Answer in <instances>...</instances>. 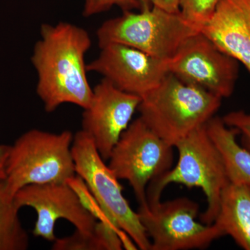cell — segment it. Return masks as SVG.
I'll return each mask as SVG.
<instances>
[{
	"instance_id": "obj_1",
	"label": "cell",
	"mask_w": 250,
	"mask_h": 250,
	"mask_svg": "<svg viewBox=\"0 0 250 250\" xmlns=\"http://www.w3.org/2000/svg\"><path fill=\"white\" fill-rule=\"evenodd\" d=\"M90 47L91 39L83 28L64 22L41 25L31 60L38 75L36 93L46 111L65 103L83 109L90 106L93 90L85 56Z\"/></svg>"
},
{
	"instance_id": "obj_9",
	"label": "cell",
	"mask_w": 250,
	"mask_h": 250,
	"mask_svg": "<svg viewBox=\"0 0 250 250\" xmlns=\"http://www.w3.org/2000/svg\"><path fill=\"white\" fill-rule=\"evenodd\" d=\"M169 72L221 99L229 98L238 80V62L199 32L189 37L167 61Z\"/></svg>"
},
{
	"instance_id": "obj_19",
	"label": "cell",
	"mask_w": 250,
	"mask_h": 250,
	"mask_svg": "<svg viewBox=\"0 0 250 250\" xmlns=\"http://www.w3.org/2000/svg\"><path fill=\"white\" fill-rule=\"evenodd\" d=\"M113 6H118L123 12L133 10L141 11L139 0H85L83 16L85 18L91 17L106 12Z\"/></svg>"
},
{
	"instance_id": "obj_16",
	"label": "cell",
	"mask_w": 250,
	"mask_h": 250,
	"mask_svg": "<svg viewBox=\"0 0 250 250\" xmlns=\"http://www.w3.org/2000/svg\"><path fill=\"white\" fill-rule=\"evenodd\" d=\"M14 197L0 181V250H25L29 238L19 218Z\"/></svg>"
},
{
	"instance_id": "obj_20",
	"label": "cell",
	"mask_w": 250,
	"mask_h": 250,
	"mask_svg": "<svg viewBox=\"0 0 250 250\" xmlns=\"http://www.w3.org/2000/svg\"><path fill=\"white\" fill-rule=\"evenodd\" d=\"M224 123L229 127L235 128L241 135V145L250 152V114L243 111L228 113L222 118Z\"/></svg>"
},
{
	"instance_id": "obj_2",
	"label": "cell",
	"mask_w": 250,
	"mask_h": 250,
	"mask_svg": "<svg viewBox=\"0 0 250 250\" xmlns=\"http://www.w3.org/2000/svg\"><path fill=\"white\" fill-rule=\"evenodd\" d=\"M222 100L169 72L159 85L141 98L138 110L144 123L174 147L214 117Z\"/></svg>"
},
{
	"instance_id": "obj_18",
	"label": "cell",
	"mask_w": 250,
	"mask_h": 250,
	"mask_svg": "<svg viewBox=\"0 0 250 250\" xmlns=\"http://www.w3.org/2000/svg\"><path fill=\"white\" fill-rule=\"evenodd\" d=\"M52 248L55 250H105L101 236L95 228L90 234L76 231L72 236L57 238Z\"/></svg>"
},
{
	"instance_id": "obj_7",
	"label": "cell",
	"mask_w": 250,
	"mask_h": 250,
	"mask_svg": "<svg viewBox=\"0 0 250 250\" xmlns=\"http://www.w3.org/2000/svg\"><path fill=\"white\" fill-rule=\"evenodd\" d=\"M173 148L139 117L122 134L108 166L119 180L129 182L139 206H146L148 185L172 168Z\"/></svg>"
},
{
	"instance_id": "obj_6",
	"label": "cell",
	"mask_w": 250,
	"mask_h": 250,
	"mask_svg": "<svg viewBox=\"0 0 250 250\" xmlns=\"http://www.w3.org/2000/svg\"><path fill=\"white\" fill-rule=\"evenodd\" d=\"M72 154L77 175L83 179L111 223L126 233L140 250H151V242L137 212L123 195V188L100 156L91 137L80 130L74 136Z\"/></svg>"
},
{
	"instance_id": "obj_5",
	"label": "cell",
	"mask_w": 250,
	"mask_h": 250,
	"mask_svg": "<svg viewBox=\"0 0 250 250\" xmlns=\"http://www.w3.org/2000/svg\"><path fill=\"white\" fill-rule=\"evenodd\" d=\"M197 32L180 12H169L152 6L139 13L125 11L119 17L105 21L97 31V38L100 48L110 43L123 44L169 61Z\"/></svg>"
},
{
	"instance_id": "obj_22",
	"label": "cell",
	"mask_w": 250,
	"mask_h": 250,
	"mask_svg": "<svg viewBox=\"0 0 250 250\" xmlns=\"http://www.w3.org/2000/svg\"><path fill=\"white\" fill-rule=\"evenodd\" d=\"M11 146L0 144V181L6 179V167Z\"/></svg>"
},
{
	"instance_id": "obj_3",
	"label": "cell",
	"mask_w": 250,
	"mask_h": 250,
	"mask_svg": "<svg viewBox=\"0 0 250 250\" xmlns=\"http://www.w3.org/2000/svg\"><path fill=\"white\" fill-rule=\"evenodd\" d=\"M174 147L178 151V162L148 185L147 205L161 202L163 190L170 184H182L188 188H200L207 201V209L200 214V221L211 225L218 215L222 192L230 182L223 156L210 137L206 125L180 140Z\"/></svg>"
},
{
	"instance_id": "obj_12",
	"label": "cell",
	"mask_w": 250,
	"mask_h": 250,
	"mask_svg": "<svg viewBox=\"0 0 250 250\" xmlns=\"http://www.w3.org/2000/svg\"><path fill=\"white\" fill-rule=\"evenodd\" d=\"M100 49L98 57L87 65V70L100 74L126 93L142 98L169 73L167 61L134 47L110 43Z\"/></svg>"
},
{
	"instance_id": "obj_21",
	"label": "cell",
	"mask_w": 250,
	"mask_h": 250,
	"mask_svg": "<svg viewBox=\"0 0 250 250\" xmlns=\"http://www.w3.org/2000/svg\"><path fill=\"white\" fill-rule=\"evenodd\" d=\"M153 6H157L161 9L172 13H179V0H150Z\"/></svg>"
},
{
	"instance_id": "obj_11",
	"label": "cell",
	"mask_w": 250,
	"mask_h": 250,
	"mask_svg": "<svg viewBox=\"0 0 250 250\" xmlns=\"http://www.w3.org/2000/svg\"><path fill=\"white\" fill-rule=\"evenodd\" d=\"M93 90L91 103L82 115V130L89 135L101 157L107 161L131 123L141 98L123 91L104 78Z\"/></svg>"
},
{
	"instance_id": "obj_23",
	"label": "cell",
	"mask_w": 250,
	"mask_h": 250,
	"mask_svg": "<svg viewBox=\"0 0 250 250\" xmlns=\"http://www.w3.org/2000/svg\"><path fill=\"white\" fill-rule=\"evenodd\" d=\"M141 4V11H146L152 7L150 0H139Z\"/></svg>"
},
{
	"instance_id": "obj_4",
	"label": "cell",
	"mask_w": 250,
	"mask_h": 250,
	"mask_svg": "<svg viewBox=\"0 0 250 250\" xmlns=\"http://www.w3.org/2000/svg\"><path fill=\"white\" fill-rule=\"evenodd\" d=\"M74 136L31 129L11 146L6 167L5 187L15 196L30 184L64 183L77 175L72 154Z\"/></svg>"
},
{
	"instance_id": "obj_10",
	"label": "cell",
	"mask_w": 250,
	"mask_h": 250,
	"mask_svg": "<svg viewBox=\"0 0 250 250\" xmlns=\"http://www.w3.org/2000/svg\"><path fill=\"white\" fill-rule=\"evenodd\" d=\"M14 202L19 209L29 207L36 210L37 220L33 234L49 242L57 240L54 229L60 219L70 222L76 231L85 234L93 233L97 225V219L67 182L25 186L16 192Z\"/></svg>"
},
{
	"instance_id": "obj_13",
	"label": "cell",
	"mask_w": 250,
	"mask_h": 250,
	"mask_svg": "<svg viewBox=\"0 0 250 250\" xmlns=\"http://www.w3.org/2000/svg\"><path fill=\"white\" fill-rule=\"evenodd\" d=\"M200 32L241 62L250 75V0H220Z\"/></svg>"
},
{
	"instance_id": "obj_14",
	"label": "cell",
	"mask_w": 250,
	"mask_h": 250,
	"mask_svg": "<svg viewBox=\"0 0 250 250\" xmlns=\"http://www.w3.org/2000/svg\"><path fill=\"white\" fill-rule=\"evenodd\" d=\"M223 236L250 250V185L229 182L224 188L220 208L213 223Z\"/></svg>"
},
{
	"instance_id": "obj_15",
	"label": "cell",
	"mask_w": 250,
	"mask_h": 250,
	"mask_svg": "<svg viewBox=\"0 0 250 250\" xmlns=\"http://www.w3.org/2000/svg\"><path fill=\"white\" fill-rule=\"evenodd\" d=\"M206 126L223 156L229 182L250 185V152L237 142L239 131L219 117H213Z\"/></svg>"
},
{
	"instance_id": "obj_8",
	"label": "cell",
	"mask_w": 250,
	"mask_h": 250,
	"mask_svg": "<svg viewBox=\"0 0 250 250\" xmlns=\"http://www.w3.org/2000/svg\"><path fill=\"white\" fill-rule=\"evenodd\" d=\"M138 215L151 242V250L203 249L223 236L214 225L197 221L199 205L180 197L139 206Z\"/></svg>"
},
{
	"instance_id": "obj_17",
	"label": "cell",
	"mask_w": 250,
	"mask_h": 250,
	"mask_svg": "<svg viewBox=\"0 0 250 250\" xmlns=\"http://www.w3.org/2000/svg\"><path fill=\"white\" fill-rule=\"evenodd\" d=\"M220 0H179V12L186 22L200 31L214 14Z\"/></svg>"
}]
</instances>
